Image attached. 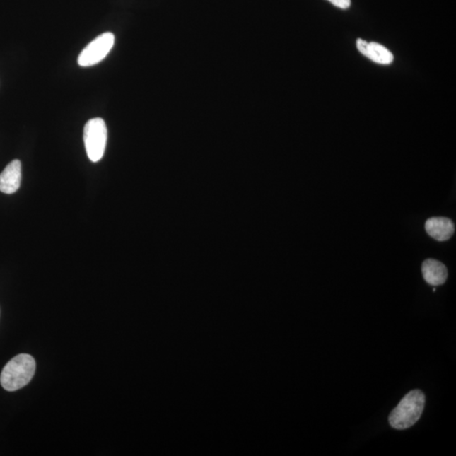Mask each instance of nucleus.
<instances>
[{
	"label": "nucleus",
	"mask_w": 456,
	"mask_h": 456,
	"mask_svg": "<svg viewBox=\"0 0 456 456\" xmlns=\"http://www.w3.org/2000/svg\"><path fill=\"white\" fill-rule=\"evenodd\" d=\"M357 47L360 53L377 64H390L393 62L394 56L389 49L377 42H368L358 38Z\"/></svg>",
	"instance_id": "423d86ee"
},
{
	"label": "nucleus",
	"mask_w": 456,
	"mask_h": 456,
	"mask_svg": "<svg viewBox=\"0 0 456 456\" xmlns=\"http://www.w3.org/2000/svg\"><path fill=\"white\" fill-rule=\"evenodd\" d=\"M328 1L333 4L334 6L343 8V10L351 6V0H328Z\"/></svg>",
	"instance_id": "1a4fd4ad"
},
{
	"label": "nucleus",
	"mask_w": 456,
	"mask_h": 456,
	"mask_svg": "<svg viewBox=\"0 0 456 456\" xmlns=\"http://www.w3.org/2000/svg\"><path fill=\"white\" fill-rule=\"evenodd\" d=\"M83 137L89 159L93 163L99 162L105 152L107 141L105 122L101 118L90 119L85 125Z\"/></svg>",
	"instance_id": "7ed1b4c3"
},
{
	"label": "nucleus",
	"mask_w": 456,
	"mask_h": 456,
	"mask_svg": "<svg viewBox=\"0 0 456 456\" xmlns=\"http://www.w3.org/2000/svg\"><path fill=\"white\" fill-rule=\"evenodd\" d=\"M425 399L422 390H415L408 393L390 414V426L398 430L409 428L414 426L422 416Z\"/></svg>",
	"instance_id": "f03ea898"
},
{
	"label": "nucleus",
	"mask_w": 456,
	"mask_h": 456,
	"mask_svg": "<svg viewBox=\"0 0 456 456\" xmlns=\"http://www.w3.org/2000/svg\"><path fill=\"white\" fill-rule=\"evenodd\" d=\"M21 182V163L19 160H12L0 173V191L11 194L19 189Z\"/></svg>",
	"instance_id": "0eeeda50"
},
{
	"label": "nucleus",
	"mask_w": 456,
	"mask_h": 456,
	"mask_svg": "<svg viewBox=\"0 0 456 456\" xmlns=\"http://www.w3.org/2000/svg\"><path fill=\"white\" fill-rule=\"evenodd\" d=\"M426 232L430 237L440 242L449 240L454 235L455 225L447 217H432L425 223Z\"/></svg>",
	"instance_id": "39448f33"
},
{
	"label": "nucleus",
	"mask_w": 456,
	"mask_h": 456,
	"mask_svg": "<svg viewBox=\"0 0 456 456\" xmlns=\"http://www.w3.org/2000/svg\"><path fill=\"white\" fill-rule=\"evenodd\" d=\"M35 371L36 362L32 356L20 354L4 366L0 375V383L8 392H16L32 380Z\"/></svg>",
	"instance_id": "f257e3e1"
},
{
	"label": "nucleus",
	"mask_w": 456,
	"mask_h": 456,
	"mask_svg": "<svg viewBox=\"0 0 456 456\" xmlns=\"http://www.w3.org/2000/svg\"><path fill=\"white\" fill-rule=\"evenodd\" d=\"M422 272L426 282L431 286L443 285L448 277V271L445 264L433 259L425 260Z\"/></svg>",
	"instance_id": "6e6552de"
},
{
	"label": "nucleus",
	"mask_w": 456,
	"mask_h": 456,
	"mask_svg": "<svg viewBox=\"0 0 456 456\" xmlns=\"http://www.w3.org/2000/svg\"><path fill=\"white\" fill-rule=\"evenodd\" d=\"M115 42V37L112 33L100 35L82 50L78 58V64L81 67H90L101 62L110 54Z\"/></svg>",
	"instance_id": "20e7f679"
}]
</instances>
